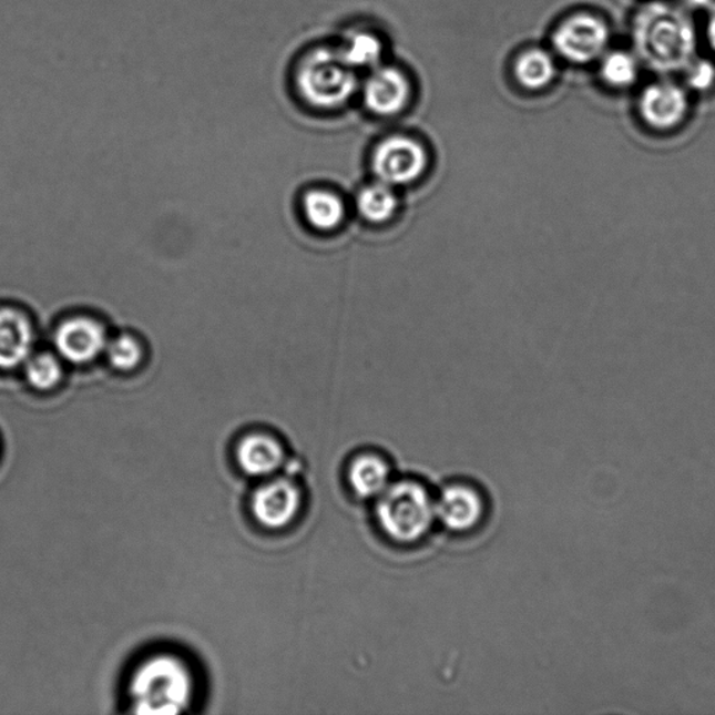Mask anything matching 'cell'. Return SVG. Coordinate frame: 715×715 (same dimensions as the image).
Listing matches in <instances>:
<instances>
[{"label": "cell", "mask_w": 715, "mask_h": 715, "mask_svg": "<svg viewBox=\"0 0 715 715\" xmlns=\"http://www.w3.org/2000/svg\"><path fill=\"white\" fill-rule=\"evenodd\" d=\"M300 509V492L287 478L261 483L251 494L249 510L266 530H283L293 524Z\"/></svg>", "instance_id": "8"}, {"label": "cell", "mask_w": 715, "mask_h": 715, "mask_svg": "<svg viewBox=\"0 0 715 715\" xmlns=\"http://www.w3.org/2000/svg\"><path fill=\"white\" fill-rule=\"evenodd\" d=\"M690 109L685 89L670 80L648 84L637 101L640 120L655 133L676 131L686 121Z\"/></svg>", "instance_id": "7"}, {"label": "cell", "mask_w": 715, "mask_h": 715, "mask_svg": "<svg viewBox=\"0 0 715 715\" xmlns=\"http://www.w3.org/2000/svg\"><path fill=\"white\" fill-rule=\"evenodd\" d=\"M376 519L392 541L410 544L421 540L437 514L427 489L413 481L397 482L379 494Z\"/></svg>", "instance_id": "3"}, {"label": "cell", "mask_w": 715, "mask_h": 715, "mask_svg": "<svg viewBox=\"0 0 715 715\" xmlns=\"http://www.w3.org/2000/svg\"><path fill=\"white\" fill-rule=\"evenodd\" d=\"M556 67L550 53L542 50L527 51L515 63V76L527 89L547 88L555 79Z\"/></svg>", "instance_id": "17"}, {"label": "cell", "mask_w": 715, "mask_h": 715, "mask_svg": "<svg viewBox=\"0 0 715 715\" xmlns=\"http://www.w3.org/2000/svg\"><path fill=\"white\" fill-rule=\"evenodd\" d=\"M338 52L353 69L374 68L378 67L384 55V45L378 37L369 32H355Z\"/></svg>", "instance_id": "18"}, {"label": "cell", "mask_w": 715, "mask_h": 715, "mask_svg": "<svg viewBox=\"0 0 715 715\" xmlns=\"http://www.w3.org/2000/svg\"><path fill=\"white\" fill-rule=\"evenodd\" d=\"M126 713L177 715L191 713L197 695L196 672L181 654L150 653L127 674Z\"/></svg>", "instance_id": "1"}, {"label": "cell", "mask_w": 715, "mask_h": 715, "mask_svg": "<svg viewBox=\"0 0 715 715\" xmlns=\"http://www.w3.org/2000/svg\"><path fill=\"white\" fill-rule=\"evenodd\" d=\"M611 31L604 20L582 13L563 21L553 34V47L566 61L584 64L604 55Z\"/></svg>", "instance_id": "6"}, {"label": "cell", "mask_w": 715, "mask_h": 715, "mask_svg": "<svg viewBox=\"0 0 715 715\" xmlns=\"http://www.w3.org/2000/svg\"><path fill=\"white\" fill-rule=\"evenodd\" d=\"M304 216L311 228L330 233L346 218V206L337 193L327 190H314L306 193L303 202Z\"/></svg>", "instance_id": "14"}, {"label": "cell", "mask_w": 715, "mask_h": 715, "mask_svg": "<svg viewBox=\"0 0 715 715\" xmlns=\"http://www.w3.org/2000/svg\"><path fill=\"white\" fill-rule=\"evenodd\" d=\"M634 51L658 73L685 70L695 59L697 35L690 16L672 4L653 2L633 19Z\"/></svg>", "instance_id": "2"}, {"label": "cell", "mask_w": 715, "mask_h": 715, "mask_svg": "<svg viewBox=\"0 0 715 715\" xmlns=\"http://www.w3.org/2000/svg\"><path fill=\"white\" fill-rule=\"evenodd\" d=\"M32 329L23 314L13 309L0 310V368L12 369L29 359Z\"/></svg>", "instance_id": "13"}, {"label": "cell", "mask_w": 715, "mask_h": 715, "mask_svg": "<svg viewBox=\"0 0 715 715\" xmlns=\"http://www.w3.org/2000/svg\"><path fill=\"white\" fill-rule=\"evenodd\" d=\"M106 355L112 367L122 372L136 368L143 357L142 347L136 338L131 336H120L109 343Z\"/></svg>", "instance_id": "21"}, {"label": "cell", "mask_w": 715, "mask_h": 715, "mask_svg": "<svg viewBox=\"0 0 715 715\" xmlns=\"http://www.w3.org/2000/svg\"><path fill=\"white\" fill-rule=\"evenodd\" d=\"M685 70L687 88L697 91V93H704V91L713 89L715 84V67L712 62L706 61V59H702V61L693 59Z\"/></svg>", "instance_id": "22"}, {"label": "cell", "mask_w": 715, "mask_h": 715, "mask_svg": "<svg viewBox=\"0 0 715 715\" xmlns=\"http://www.w3.org/2000/svg\"><path fill=\"white\" fill-rule=\"evenodd\" d=\"M600 76L611 88H631L639 78L637 59L623 51L604 53L600 67Z\"/></svg>", "instance_id": "19"}, {"label": "cell", "mask_w": 715, "mask_h": 715, "mask_svg": "<svg viewBox=\"0 0 715 715\" xmlns=\"http://www.w3.org/2000/svg\"><path fill=\"white\" fill-rule=\"evenodd\" d=\"M234 457L242 474L251 478H266L282 469L285 450L282 442L272 435L254 432L238 440Z\"/></svg>", "instance_id": "10"}, {"label": "cell", "mask_w": 715, "mask_h": 715, "mask_svg": "<svg viewBox=\"0 0 715 715\" xmlns=\"http://www.w3.org/2000/svg\"><path fill=\"white\" fill-rule=\"evenodd\" d=\"M706 35L709 47L715 52V4L708 16Z\"/></svg>", "instance_id": "23"}, {"label": "cell", "mask_w": 715, "mask_h": 715, "mask_svg": "<svg viewBox=\"0 0 715 715\" xmlns=\"http://www.w3.org/2000/svg\"><path fill=\"white\" fill-rule=\"evenodd\" d=\"M299 94L316 109H338L351 99L358 88L354 69L338 51L316 50L304 58L297 69Z\"/></svg>", "instance_id": "4"}, {"label": "cell", "mask_w": 715, "mask_h": 715, "mask_svg": "<svg viewBox=\"0 0 715 715\" xmlns=\"http://www.w3.org/2000/svg\"><path fill=\"white\" fill-rule=\"evenodd\" d=\"M483 504L474 489L450 487L435 503V514L451 531L462 532L474 529L480 523Z\"/></svg>", "instance_id": "12"}, {"label": "cell", "mask_w": 715, "mask_h": 715, "mask_svg": "<svg viewBox=\"0 0 715 715\" xmlns=\"http://www.w3.org/2000/svg\"><path fill=\"white\" fill-rule=\"evenodd\" d=\"M686 2L692 4V7L709 9L715 4V0H686Z\"/></svg>", "instance_id": "24"}, {"label": "cell", "mask_w": 715, "mask_h": 715, "mask_svg": "<svg viewBox=\"0 0 715 715\" xmlns=\"http://www.w3.org/2000/svg\"><path fill=\"white\" fill-rule=\"evenodd\" d=\"M429 155L421 143L407 136H391L375 149L372 171L378 181L392 187L413 184L428 170Z\"/></svg>", "instance_id": "5"}, {"label": "cell", "mask_w": 715, "mask_h": 715, "mask_svg": "<svg viewBox=\"0 0 715 715\" xmlns=\"http://www.w3.org/2000/svg\"><path fill=\"white\" fill-rule=\"evenodd\" d=\"M348 481L359 498L379 497L389 487V467L380 457H358L349 466Z\"/></svg>", "instance_id": "16"}, {"label": "cell", "mask_w": 715, "mask_h": 715, "mask_svg": "<svg viewBox=\"0 0 715 715\" xmlns=\"http://www.w3.org/2000/svg\"><path fill=\"white\" fill-rule=\"evenodd\" d=\"M396 187L385 184V182H374L364 186L358 192L357 210L359 216L370 224H385L396 216L399 210V196Z\"/></svg>", "instance_id": "15"}, {"label": "cell", "mask_w": 715, "mask_h": 715, "mask_svg": "<svg viewBox=\"0 0 715 715\" xmlns=\"http://www.w3.org/2000/svg\"><path fill=\"white\" fill-rule=\"evenodd\" d=\"M410 83L405 74L392 68L375 70L365 84V104L375 114H399L410 101Z\"/></svg>", "instance_id": "11"}, {"label": "cell", "mask_w": 715, "mask_h": 715, "mask_svg": "<svg viewBox=\"0 0 715 715\" xmlns=\"http://www.w3.org/2000/svg\"><path fill=\"white\" fill-rule=\"evenodd\" d=\"M109 346L104 327L88 317L64 321L55 333L59 355L70 364L83 365L94 361Z\"/></svg>", "instance_id": "9"}, {"label": "cell", "mask_w": 715, "mask_h": 715, "mask_svg": "<svg viewBox=\"0 0 715 715\" xmlns=\"http://www.w3.org/2000/svg\"><path fill=\"white\" fill-rule=\"evenodd\" d=\"M63 370L61 364L51 354H40L27 364L25 376L37 390L48 391L61 384Z\"/></svg>", "instance_id": "20"}]
</instances>
